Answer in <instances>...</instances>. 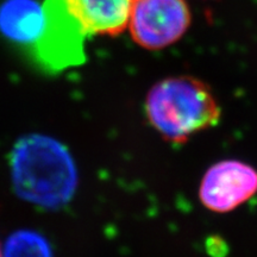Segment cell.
<instances>
[{"instance_id":"6da1fadb","label":"cell","mask_w":257,"mask_h":257,"mask_svg":"<svg viewBox=\"0 0 257 257\" xmlns=\"http://www.w3.org/2000/svg\"><path fill=\"white\" fill-rule=\"evenodd\" d=\"M11 176L19 197L49 208L70 200L78 180L68 150L42 135L27 136L16 144L11 154Z\"/></svg>"},{"instance_id":"7a4b0ae2","label":"cell","mask_w":257,"mask_h":257,"mask_svg":"<svg viewBox=\"0 0 257 257\" xmlns=\"http://www.w3.org/2000/svg\"><path fill=\"white\" fill-rule=\"evenodd\" d=\"M146 113L166 141L185 143L219 123L220 108L207 85L191 76L168 78L148 93Z\"/></svg>"},{"instance_id":"3957f363","label":"cell","mask_w":257,"mask_h":257,"mask_svg":"<svg viewBox=\"0 0 257 257\" xmlns=\"http://www.w3.org/2000/svg\"><path fill=\"white\" fill-rule=\"evenodd\" d=\"M43 14V30L31 47L37 63L47 72L57 73L85 62L87 35L70 15L64 0H46Z\"/></svg>"},{"instance_id":"277c9868","label":"cell","mask_w":257,"mask_h":257,"mask_svg":"<svg viewBox=\"0 0 257 257\" xmlns=\"http://www.w3.org/2000/svg\"><path fill=\"white\" fill-rule=\"evenodd\" d=\"M191 24L186 0H136L127 29L140 47L163 49L185 35Z\"/></svg>"},{"instance_id":"5b68a950","label":"cell","mask_w":257,"mask_h":257,"mask_svg":"<svg viewBox=\"0 0 257 257\" xmlns=\"http://www.w3.org/2000/svg\"><path fill=\"white\" fill-rule=\"evenodd\" d=\"M257 193V170L248 163L226 160L211 166L201 180L199 197L210 211L225 213Z\"/></svg>"},{"instance_id":"8992f818","label":"cell","mask_w":257,"mask_h":257,"mask_svg":"<svg viewBox=\"0 0 257 257\" xmlns=\"http://www.w3.org/2000/svg\"><path fill=\"white\" fill-rule=\"evenodd\" d=\"M136 0H64L70 15L89 36H115L127 29Z\"/></svg>"},{"instance_id":"52a82bcc","label":"cell","mask_w":257,"mask_h":257,"mask_svg":"<svg viewBox=\"0 0 257 257\" xmlns=\"http://www.w3.org/2000/svg\"><path fill=\"white\" fill-rule=\"evenodd\" d=\"M43 25V5L35 0H6L0 6V31L11 41L32 47Z\"/></svg>"},{"instance_id":"ba28073f","label":"cell","mask_w":257,"mask_h":257,"mask_svg":"<svg viewBox=\"0 0 257 257\" xmlns=\"http://www.w3.org/2000/svg\"><path fill=\"white\" fill-rule=\"evenodd\" d=\"M4 257H53L48 240L31 230H21L8 239Z\"/></svg>"},{"instance_id":"9c48e42d","label":"cell","mask_w":257,"mask_h":257,"mask_svg":"<svg viewBox=\"0 0 257 257\" xmlns=\"http://www.w3.org/2000/svg\"><path fill=\"white\" fill-rule=\"evenodd\" d=\"M0 257H4V255H3V250H2V246H0Z\"/></svg>"}]
</instances>
